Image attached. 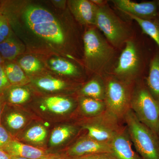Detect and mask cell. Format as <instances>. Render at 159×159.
Masks as SVG:
<instances>
[{
	"label": "cell",
	"instance_id": "16",
	"mask_svg": "<svg viewBox=\"0 0 159 159\" xmlns=\"http://www.w3.org/2000/svg\"><path fill=\"white\" fill-rule=\"evenodd\" d=\"M84 128L88 131V137L103 143H110L117 132L99 123L85 125Z\"/></svg>",
	"mask_w": 159,
	"mask_h": 159
},
{
	"label": "cell",
	"instance_id": "2",
	"mask_svg": "<svg viewBox=\"0 0 159 159\" xmlns=\"http://www.w3.org/2000/svg\"><path fill=\"white\" fill-rule=\"evenodd\" d=\"M95 27L116 49L124 47L128 41L134 38L130 26L121 19L107 4L98 9Z\"/></svg>",
	"mask_w": 159,
	"mask_h": 159
},
{
	"label": "cell",
	"instance_id": "34",
	"mask_svg": "<svg viewBox=\"0 0 159 159\" xmlns=\"http://www.w3.org/2000/svg\"><path fill=\"white\" fill-rule=\"evenodd\" d=\"M92 2H93L95 5L98 6V7H101L102 6H105L107 4V1H103V0H93Z\"/></svg>",
	"mask_w": 159,
	"mask_h": 159
},
{
	"label": "cell",
	"instance_id": "28",
	"mask_svg": "<svg viewBox=\"0 0 159 159\" xmlns=\"http://www.w3.org/2000/svg\"><path fill=\"white\" fill-rule=\"evenodd\" d=\"M20 67L28 73H34L41 68L39 61L34 56L27 55L22 57L19 61Z\"/></svg>",
	"mask_w": 159,
	"mask_h": 159
},
{
	"label": "cell",
	"instance_id": "20",
	"mask_svg": "<svg viewBox=\"0 0 159 159\" xmlns=\"http://www.w3.org/2000/svg\"><path fill=\"white\" fill-rule=\"evenodd\" d=\"M4 91L5 100L9 104L13 105L22 104L26 102L30 98V94L26 89L18 86L11 85Z\"/></svg>",
	"mask_w": 159,
	"mask_h": 159
},
{
	"label": "cell",
	"instance_id": "30",
	"mask_svg": "<svg viewBox=\"0 0 159 159\" xmlns=\"http://www.w3.org/2000/svg\"><path fill=\"white\" fill-rule=\"evenodd\" d=\"M67 159H118L112 153H99L77 157H68Z\"/></svg>",
	"mask_w": 159,
	"mask_h": 159
},
{
	"label": "cell",
	"instance_id": "33",
	"mask_svg": "<svg viewBox=\"0 0 159 159\" xmlns=\"http://www.w3.org/2000/svg\"><path fill=\"white\" fill-rule=\"evenodd\" d=\"M67 157L65 155H59L57 154H52L51 156L45 159H67Z\"/></svg>",
	"mask_w": 159,
	"mask_h": 159
},
{
	"label": "cell",
	"instance_id": "8",
	"mask_svg": "<svg viewBox=\"0 0 159 159\" xmlns=\"http://www.w3.org/2000/svg\"><path fill=\"white\" fill-rule=\"evenodd\" d=\"M99 153H112L110 143H103L90 137L82 138L77 141L67 151L68 157H77Z\"/></svg>",
	"mask_w": 159,
	"mask_h": 159
},
{
	"label": "cell",
	"instance_id": "5",
	"mask_svg": "<svg viewBox=\"0 0 159 159\" xmlns=\"http://www.w3.org/2000/svg\"><path fill=\"white\" fill-rule=\"evenodd\" d=\"M130 105L142 123L158 136L159 128V103L146 87L141 83L131 95Z\"/></svg>",
	"mask_w": 159,
	"mask_h": 159
},
{
	"label": "cell",
	"instance_id": "3",
	"mask_svg": "<svg viewBox=\"0 0 159 159\" xmlns=\"http://www.w3.org/2000/svg\"><path fill=\"white\" fill-rule=\"evenodd\" d=\"M129 133L142 159H159L158 137L129 110L125 116Z\"/></svg>",
	"mask_w": 159,
	"mask_h": 159
},
{
	"label": "cell",
	"instance_id": "25",
	"mask_svg": "<svg viewBox=\"0 0 159 159\" xmlns=\"http://www.w3.org/2000/svg\"><path fill=\"white\" fill-rule=\"evenodd\" d=\"M80 105L83 111L90 116L96 115L102 111L105 107V103L102 101L84 97L80 100Z\"/></svg>",
	"mask_w": 159,
	"mask_h": 159
},
{
	"label": "cell",
	"instance_id": "15",
	"mask_svg": "<svg viewBox=\"0 0 159 159\" xmlns=\"http://www.w3.org/2000/svg\"><path fill=\"white\" fill-rule=\"evenodd\" d=\"M25 18L29 27L34 25L57 21L51 12L39 7L29 8L25 12Z\"/></svg>",
	"mask_w": 159,
	"mask_h": 159
},
{
	"label": "cell",
	"instance_id": "12",
	"mask_svg": "<svg viewBox=\"0 0 159 159\" xmlns=\"http://www.w3.org/2000/svg\"><path fill=\"white\" fill-rule=\"evenodd\" d=\"M110 144L112 154L118 159H141L134 151L129 139L124 133L117 132Z\"/></svg>",
	"mask_w": 159,
	"mask_h": 159
},
{
	"label": "cell",
	"instance_id": "18",
	"mask_svg": "<svg viewBox=\"0 0 159 159\" xmlns=\"http://www.w3.org/2000/svg\"><path fill=\"white\" fill-rule=\"evenodd\" d=\"M81 93L85 97L103 101L105 97V84L102 82L100 75L86 84L81 89Z\"/></svg>",
	"mask_w": 159,
	"mask_h": 159
},
{
	"label": "cell",
	"instance_id": "40",
	"mask_svg": "<svg viewBox=\"0 0 159 159\" xmlns=\"http://www.w3.org/2000/svg\"><path fill=\"white\" fill-rule=\"evenodd\" d=\"M158 138H159V128L158 133Z\"/></svg>",
	"mask_w": 159,
	"mask_h": 159
},
{
	"label": "cell",
	"instance_id": "36",
	"mask_svg": "<svg viewBox=\"0 0 159 159\" xmlns=\"http://www.w3.org/2000/svg\"><path fill=\"white\" fill-rule=\"evenodd\" d=\"M2 100L0 99V125L1 124V121H2V114L3 109H4V104L2 102Z\"/></svg>",
	"mask_w": 159,
	"mask_h": 159
},
{
	"label": "cell",
	"instance_id": "37",
	"mask_svg": "<svg viewBox=\"0 0 159 159\" xmlns=\"http://www.w3.org/2000/svg\"><path fill=\"white\" fill-rule=\"evenodd\" d=\"M11 159H29L26 158L21 157L10 156Z\"/></svg>",
	"mask_w": 159,
	"mask_h": 159
},
{
	"label": "cell",
	"instance_id": "11",
	"mask_svg": "<svg viewBox=\"0 0 159 159\" xmlns=\"http://www.w3.org/2000/svg\"><path fill=\"white\" fill-rule=\"evenodd\" d=\"M29 28L38 36L52 42L58 44L64 43L63 31L57 21L34 25Z\"/></svg>",
	"mask_w": 159,
	"mask_h": 159
},
{
	"label": "cell",
	"instance_id": "13",
	"mask_svg": "<svg viewBox=\"0 0 159 159\" xmlns=\"http://www.w3.org/2000/svg\"><path fill=\"white\" fill-rule=\"evenodd\" d=\"M145 84L151 94L159 103V51L150 60Z\"/></svg>",
	"mask_w": 159,
	"mask_h": 159
},
{
	"label": "cell",
	"instance_id": "4",
	"mask_svg": "<svg viewBox=\"0 0 159 159\" xmlns=\"http://www.w3.org/2000/svg\"><path fill=\"white\" fill-rule=\"evenodd\" d=\"M145 67V56L133 38L125 43L118 62L110 74L129 84L141 75Z\"/></svg>",
	"mask_w": 159,
	"mask_h": 159
},
{
	"label": "cell",
	"instance_id": "7",
	"mask_svg": "<svg viewBox=\"0 0 159 159\" xmlns=\"http://www.w3.org/2000/svg\"><path fill=\"white\" fill-rule=\"evenodd\" d=\"M110 2L119 11L142 19L155 18L158 16L157 1L138 3L129 0H112Z\"/></svg>",
	"mask_w": 159,
	"mask_h": 159
},
{
	"label": "cell",
	"instance_id": "14",
	"mask_svg": "<svg viewBox=\"0 0 159 159\" xmlns=\"http://www.w3.org/2000/svg\"><path fill=\"white\" fill-rule=\"evenodd\" d=\"M26 119L23 114L13 110H6L4 107L1 125L6 129L11 136L14 133L23 128Z\"/></svg>",
	"mask_w": 159,
	"mask_h": 159
},
{
	"label": "cell",
	"instance_id": "26",
	"mask_svg": "<svg viewBox=\"0 0 159 159\" xmlns=\"http://www.w3.org/2000/svg\"><path fill=\"white\" fill-rule=\"evenodd\" d=\"M36 84L40 89L48 92L61 90L66 86V83L61 80L48 77L38 80Z\"/></svg>",
	"mask_w": 159,
	"mask_h": 159
},
{
	"label": "cell",
	"instance_id": "35",
	"mask_svg": "<svg viewBox=\"0 0 159 159\" xmlns=\"http://www.w3.org/2000/svg\"><path fill=\"white\" fill-rule=\"evenodd\" d=\"M0 159H11V158L7 152L2 148H0Z\"/></svg>",
	"mask_w": 159,
	"mask_h": 159
},
{
	"label": "cell",
	"instance_id": "17",
	"mask_svg": "<svg viewBox=\"0 0 159 159\" xmlns=\"http://www.w3.org/2000/svg\"><path fill=\"white\" fill-rule=\"evenodd\" d=\"M125 14L136 22L142 29L143 33L147 34L155 42L159 50V16L152 19L145 20L135 17L131 15Z\"/></svg>",
	"mask_w": 159,
	"mask_h": 159
},
{
	"label": "cell",
	"instance_id": "29",
	"mask_svg": "<svg viewBox=\"0 0 159 159\" xmlns=\"http://www.w3.org/2000/svg\"><path fill=\"white\" fill-rule=\"evenodd\" d=\"M10 36V29L8 20L4 16L0 14V43Z\"/></svg>",
	"mask_w": 159,
	"mask_h": 159
},
{
	"label": "cell",
	"instance_id": "23",
	"mask_svg": "<svg viewBox=\"0 0 159 159\" xmlns=\"http://www.w3.org/2000/svg\"><path fill=\"white\" fill-rule=\"evenodd\" d=\"M50 63L52 70L59 74L69 76L79 75L77 67L68 61L61 58H54L50 60Z\"/></svg>",
	"mask_w": 159,
	"mask_h": 159
},
{
	"label": "cell",
	"instance_id": "22",
	"mask_svg": "<svg viewBox=\"0 0 159 159\" xmlns=\"http://www.w3.org/2000/svg\"><path fill=\"white\" fill-rule=\"evenodd\" d=\"M21 48L16 41L9 36L0 43V55L4 60L11 61L21 53Z\"/></svg>",
	"mask_w": 159,
	"mask_h": 159
},
{
	"label": "cell",
	"instance_id": "32",
	"mask_svg": "<svg viewBox=\"0 0 159 159\" xmlns=\"http://www.w3.org/2000/svg\"><path fill=\"white\" fill-rule=\"evenodd\" d=\"M5 73L4 64L0 65V95L11 86Z\"/></svg>",
	"mask_w": 159,
	"mask_h": 159
},
{
	"label": "cell",
	"instance_id": "10",
	"mask_svg": "<svg viewBox=\"0 0 159 159\" xmlns=\"http://www.w3.org/2000/svg\"><path fill=\"white\" fill-rule=\"evenodd\" d=\"M71 10L76 19L81 24L95 26L99 7L91 1H71Z\"/></svg>",
	"mask_w": 159,
	"mask_h": 159
},
{
	"label": "cell",
	"instance_id": "21",
	"mask_svg": "<svg viewBox=\"0 0 159 159\" xmlns=\"http://www.w3.org/2000/svg\"><path fill=\"white\" fill-rule=\"evenodd\" d=\"M5 73L11 85L19 86L24 84L27 78L20 66L13 62L4 65Z\"/></svg>",
	"mask_w": 159,
	"mask_h": 159
},
{
	"label": "cell",
	"instance_id": "39",
	"mask_svg": "<svg viewBox=\"0 0 159 159\" xmlns=\"http://www.w3.org/2000/svg\"><path fill=\"white\" fill-rule=\"evenodd\" d=\"M158 6V16L159 17V0L157 1Z\"/></svg>",
	"mask_w": 159,
	"mask_h": 159
},
{
	"label": "cell",
	"instance_id": "1",
	"mask_svg": "<svg viewBox=\"0 0 159 159\" xmlns=\"http://www.w3.org/2000/svg\"><path fill=\"white\" fill-rule=\"evenodd\" d=\"M83 42L84 58L88 66L99 75L104 74L113 61L116 49L95 26L85 31Z\"/></svg>",
	"mask_w": 159,
	"mask_h": 159
},
{
	"label": "cell",
	"instance_id": "6",
	"mask_svg": "<svg viewBox=\"0 0 159 159\" xmlns=\"http://www.w3.org/2000/svg\"><path fill=\"white\" fill-rule=\"evenodd\" d=\"M105 104L110 113L116 118H121L127 112L130 104L131 96L129 84L107 75L105 84Z\"/></svg>",
	"mask_w": 159,
	"mask_h": 159
},
{
	"label": "cell",
	"instance_id": "38",
	"mask_svg": "<svg viewBox=\"0 0 159 159\" xmlns=\"http://www.w3.org/2000/svg\"><path fill=\"white\" fill-rule=\"evenodd\" d=\"M3 61H4V59L2 58L1 55H0V65L2 64Z\"/></svg>",
	"mask_w": 159,
	"mask_h": 159
},
{
	"label": "cell",
	"instance_id": "9",
	"mask_svg": "<svg viewBox=\"0 0 159 159\" xmlns=\"http://www.w3.org/2000/svg\"><path fill=\"white\" fill-rule=\"evenodd\" d=\"M10 156L21 157L29 159H45L52 154L34 146L23 144L12 139L2 148Z\"/></svg>",
	"mask_w": 159,
	"mask_h": 159
},
{
	"label": "cell",
	"instance_id": "31",
	"mask_svg": "<svg viewBox=\"0 0 159 159\" xmlns=\"http://www.w3.org/2000/svg\"><path fill=\"white\" fill-rule=\"evenodd\" d=\"M12 136L2 125H0V148H4L11 140Z\"/></svg>",
	"mask_w": 159,
	"mask_h": 159
},
{
	"label": "cell",
	"instance_id": "27",
	"mask_svg": "<svg viewBox=\"0 0 159 159\" xmlns=\"http://www.w3.org/2000/svg\"><path fill=\"white\" fill-rule=\"evenodd\" d=\"M47 131L43 125H34L29 129L25 134V140L33 143H42L47 138Z\"/></svg>",
	"mask_w": 159,
	"mask_h": 159
},
{
	"label": "cell",
	"instance_id": "24",
	"mask_svg": "<svg viewBox=\"0 0 159 159\" xmlns=\"http://www.w3.org/2000/svg\"><path fill=\"white\" fill-rule=\"evenodd\" d=\"M75 129L71 125L59 126L54 129L51 134L50 143L51 146L61 145L75 134Z\"/></svg>",
	"mask_w": 159,
	"mask_h": 159
},
{
	"label": "cell",
	"instance_id": "19",
	"mask_svg": "<svg viewBox=\"0 0 159 159\" xmlns=\"http://www.w3.org/2000/svg\"><path fill=\"white\" fill-rule=\"evenodd\" d=\"M47 109L53 113L63 115L72 109V101L68 98L60 97H48L44 101Z\"/></svg>",
	"mask_w": 159,
	"mask_h": 159
}]
</instances>
